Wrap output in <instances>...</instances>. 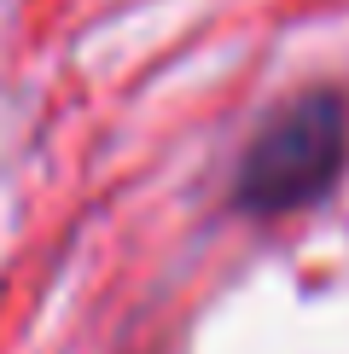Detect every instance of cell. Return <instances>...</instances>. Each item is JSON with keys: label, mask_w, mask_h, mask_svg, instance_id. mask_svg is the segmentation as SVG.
<instances>
[{"label": "cell", "mask_w": 349, "mask_h": 354, "mask_svg": "<svg viewBox=\"0 0 349 354\" xmlns=\"http://www.w3.org/2000/svg\"><path fill=\"white\" fill-rule=\"evenodd\" d=\"M349 151V122L343 99L332 87H309V93L285 99L256 140L244 145L239 174H233V203L244 215H291L320 203L343 174Z\"/></svg>", "instance_id": "obj_1"}]
</instances>
